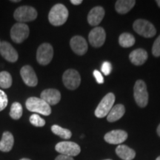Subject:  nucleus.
Segmentation results:
<instances>
[{
	"label": "nucleus",
	"instance_id": "nucleus-39",
	"mask_svg": "<svg viewBox=\"0 0 160 160\" xmlns=\"http://www.w3.org/2000/svg\"><path fill=\"white\" fill-rule=\"evenodd\" d=\"M105 160H112V159H105Z\"/></svg>",
	"mask_w": 160,
	"mask_h": 160
},
{
	"label": "nucleus",
	"instance_id": "nucleus-36",
	"mask_svg": "<svg viewBox=\"0 0 160 160\" xmlns=\"http://www.w3.org/2000/svg\"><path fill=\"white\" fill-rule=\"evenodd\" d=\"M157 5H159V7H160V0H157Z\"/></svg>",
	"mask_w": 160,
	"mask_h": 160
},
{
	"label": "nucleus",
	"instance_id": "nucleus-12",
	"mask_svg": "<svg viewBox=\"0 0 160 160\" xmlns=\"http://www.w3.org/2000/svg\"><path fill=\"white\" fill-rule=\"evenodd\" d=\"M0 54L10 62H15L19 58L16 49L9 42L5 41L2 42L0 45Z\"/></svg>",
	"mask_w": 160,
	"mask_h": 160
},
{
	"label": "nucleus",
	"instance_id": "nucleus-10",
	"mask_svg": "<svg viewBox=\"0 0 160 160\" xmlns=\"http://www.w3.org/2000/svg\"><path fill=\"white\" fill-rule=\"evenodd\" d=\"M62 81L64 85L68 89L75 90L81 83V77L77 71L68 69L63 73Z\"/></svg>",
	"mask_w": 160,
	"mask_h": 160
},
{
	"label": "nucleus",
	"instance_id": "nucleus-28",
	"mask_svg": "<svg viewBox=\"0 0 160 160\" xmlns=\"http://www.w3.org/2000/svg\"><path fill=\"white\" fill-rule=\"evenodd\" d=\"M8 99L6 93L2 90H0V111H3L7 107Z\"/></svg>",
	"mask_w": 160,
	"mask_h": 160
},
{
	"label": "nucleus",
	"instance_id": "nucleus-24",
	"mask_svg": "<svg viewBox=\"0 0 160 160\" xmlns=\"http://www.w3.org/2000/svg\"><path fill=\"white\" fill-rule=\"evenodd\" d=\"M51 131L56 135L59 136L62 139H69L72 137L71 131L68 129L63 128L57 125H53L51 127Z\"/></svg>",
	"mask_w": 160,
	"mask_h": 160
},
{
	"label": "nucleus",
	"instance_id": "nucleus-19",
	"mask_svg": "<svg viewBox=\"0 0 160 160\" xmlns=\"http://www.w3.org/2000/svg\"><path fill=\"white\" fill-rule=\"evenodd\" d=\"M116 153L120 159L123 160H133L136 157L134 150L125 145L117 146L116 148Z\"/></svg>",
	"mask_w": 160,
	"mask_h": 160
},
{
	"label": "nucleus",
	"instance_id": "nucleus-6",
	"mask_svg": "<svg viewBox=\"0 0 160 160\" xmlns=\"http://www.w3.org/2000/svg\"><path fill=\"white\" fill-rule=\"evenodd\" d=\"M13 17L19 22H28L37 19V11L31 6H21L16 10Z\"/></svg>",
	"mask_w": 160,
	"mask_h": 160
},
{
	"label": "nucleus",
	"instance_id": "nucleus-35",
	"mask_svg": "<svg viewBox=\"0 0 160 160\" xmlns=\"http://www.w3.org/2000/svg\"><path fill=\"white\" fill-rule=\"evenodd\" d=\"M12 2H20L19 0H12Z\"/></svg>",
	"mask_w": 160,
	"mask_h": 160
},
{
	"label": "nucleus",
	"instance_id": "nucleus-37",
	"mask_svg": "<svg viewBox=\"0 0 160 160\" xmlns=\"http://www.w3.org/2000/svg\"><path fill=\"white\" fill-rule=\"evenodd\" d=\"M19 160H31V159H28V158H22V159H19Z\"/></svg>",
	"mask_w": 160,
	"mask_h": 160
},
{
	"label": "nucleus",
	"instance_id": "nucleus-32",
	"mask_svg": "<svg viewBox=\"0 0 160 160\" xmlns=\"http://www.w3.org/2000/svg\"><path fill=\"white\" fill-rule=\"evenodd\" d=\"M55 160H74V159H73V158L71 157H68V156L60 154V155L57 156V157H56Z\"/></svg>",
	"mask_w": 160,
	"mask_h": 160
},
{
	"label": "nucleus",
	"instance_id": "nucleus-11",
	"mask_svg": "<svg viewBox=\"0 0 160 160\" xmlns=\"http://www.w3.org/2000/svg\"><path fill=\"white\" fill-rule=\"evenodd\" d=\"M105 31L102 27H96L89 33V42L94 48L102 47L105 43Z\"/></svg>",
	"mask_w": 160,
	"mask_h": 160
},
{
	"label": "nucleus",
	"instance_id": "nucleus-23",
	"mask_svg": "<svg viewBox=\"0 0 160 160\" xmlns=\"http://www.w3.org/2000/svg\"><path fill=\"white\" fill-rule=\"evenodd\" d=\"M119 45L123 48L132 47L135 44V38L128 33H123L119 38Z\"/></svg>",
	"mask_w": 160,
	"mask_h": 160
},
{
	"label": "nucleus",
	"instance_id": "nucleus-30",
	"mask_svg": "<svg viewBox=\"0 0 160 160\" xmlns=\"http://www.w3.org/2000/svg\"><path fill=\"white\" fill-rule=\"evenodd\" d=\"M102 72L106 76H108L111 73L112 71V65L109 62H104L101 68Z\"/></svg>",
	"mask_w": 160,
	"mask_h": 160
},
{
	"label": "nucleus",
	"instance_id": "nucleus-18",
	"mask_svg": "<svg viewBox=\"0 0 160 160\" xmlns=\"http://www.w3.org/2000/svg\"><path fill=\"white\" fill-rule=\"evenodd\" d=\"M148 57V56L147 51L141 48L134 50L129 55L130 60L135 65H143L147 61Z\"/></svg>",
	"mask_w": 160,
	"mask_h": 160
},
{
	"label": "nucleus",
	"instance_id": "nucleus-21",
	"mask_svg": "<svg viewBox=\"0 0 160 160\" xmlns=\"http://www.w3.org/2000/svg\"><path fill=\"white\" fill-rule=\"evenodd\" d=\"M125 113V106L122 104H118V105L113 106V108L110 111L107 117L108 121L110 122H114L123 117Z\"/></svg>",
	"mask_w": 160,
	"mask_h": 160
},
{
	"label": "nucleus",
	"instance_id": "nucleus-31",
	"mask_svg": "<svg viewBox=\"0 0 160 160\" xmlns=\"http://www.w3.org/2000/svg\"><path fill=\"white\" fill-rule=\"evenodd\" d=\"M93 76H94L97 83L99 84L104 83V78H103V76L102 75L101 72L97 71V70H95V71H93Z\"/></svg>",
	"mask_w": 160,
	"mask_h": 160
},
{
	"label": "nucleus",
	"instance_id": "nucleus-16",
	"mask_svg": "<svg viewBox=\"0 0 160 160\" xmlns=\"http://www.w3.org/2000/svg\"><path fill=\"white\" fill-rule=\"evenodd\" d=\"M40 98L49 105H55L61 100V93L57 89H46L42 92Z\"/></svg>",
	"mask_w": 160,
	"mask_h": 160
},
{
	"label": "nucleus",
	"instance_id": "nucleus-29",
	"mask_svg": "<svg viewBox=\"0 0 160 160\" xmlns=\"http://www.w3.org/2000/svg\"><path fill=\"white\" fill-rule=\"evenodd\" d=\"M152 53L156 57H160V35L153 43L152 47Z\"/></svg>",
	"mask_w": 160,
	"mask_h": 160
},
{
	"label": "nucleus",
	"instance_id": "nucleus-40",
	"mask_svg": "<svg viewBox=\"0 0 160 160\" xmlns=\"http://www.w3.org/2000/svg\"><path fill=\"white\" fill-rule=\"evenodd\" d=\"M0 45H1V42H0Z\"/></svg>",
	"mask_w": 160,
	"mask_h": 160
},
{
	"label": "nucleus",
	"instance_id": "nucleus-38",
	"mask_svg": "<svg viewBox=\"0 0 160 160\" xmlns=\"http://www.w3.org/2000/svg\"><path fill=\"white\" fill-rule=\"evenodd\" d=\"M156 160H160V156H159V157H158L157 159H156Z\"/></svg>",
	"mask_w": 160,
	"mask_h": 160
},
{
	"label": "nucleus",
	"instance_id": "nucleus-8",
	"mask_svg": "<svg viewBox=\"0 0 160 160\" xmlns=\"http://www.w3.org/2000/svg\"><path fill=\"white\" fill-rule=\"evenodd\" d=\"M29 33V27L25 23H16L11 30V39L14 42L17 44L22 43L25 41L28 37Z\"/></svg>",
	"mask_w": 160,
	"mask_h": 160
},
{
	"label": "nucleus",
	"instance_id": "nucleus-3",
	"mask_svg": "<svg viewBox=\"0 0 160 160\" xmlns=\"http://www.w3.org/2000/svg\"><path fill=\"white\" fill-rule=\"evenodd\" d=\"M133 96L136 102L139 107L145 108L148 103V92L145 82L137 80L133 88Z\"/></svg>",
	"mask_w": 160,
	"mask_h": 160
},
{
	"label": "nucleus",
	"instance_id": "nucleus-22",
	"mask_svg": "<svg viewBox=\"0 0 160 160\" xmlns=\"http://www.w3.org/2000/svg\"><path fill=\"white\" fill-rule=\"evenodd\" d=\"M134 0H118L116 2L115 8L120 14H125L134 7Z\"/></svg>",
	"mask_w": 160,
	"mask_h": 160
},
{
	"label": "nucleus",
	"instance_id": "nucleus-14",
	"mask_svg": "<svg viewBox=\"0 0 160 160\" xmlns=\"http://www.w3.org/2000/svg\"><path fill=\"white\" fill-rule=\"evenodd\" d=\"M22 79L26 85L30 87H35L38 84V79L33 68L30 65H25L20 71Z\"/></svg>",
	"mask_w": 160,
	"mask_h": 160
},
{
	"label": "nucleus",
	"instance_id": "nucleus-15",
	"mask_svg": "<svg viewBox=\"0 0 160 160\" xmlns=\"http://www.w3.org/2000/svg\"><path fill=\"white\" fill-rule=\"evenodd\" d=\"M70 45H71L73 51L79 56L85 54L88 48L87 41L80 36H75V37H72L70 41Z\"/></svg>",
	"mask_w": 160,
	"mask_h": 160
},
{
	"label": "nucleus",
	"instance_id": "nucleus-13",
	"mask_svg": "<svg viewBox=\"0 0 160 160\" xmlns=\"http://www.w3.org/2000/svg\"><path fill=\"white\" fill-rule=\"evenodd\" d=\"M105 141L112 145H119L128 139V133L123 130H113L105 135Z\"/></svg>",
	"mask_w": 160,
	"mask_h": 160
},
{
	"label": "nucleus",
	"instance_id": "nucleus-33",
	"mask_svg": "<svg viewBox=\"0 0 160 160\" xmlns=\"http://www.w3.org/2000/svg\"><path fill=\"white\" fill-rule=\"evenodd\" d=\"M71 2L74 5H79L82 2V0H71Z\"/></svg>",
	"mask_w": 160,
	"mask_h": 160
},
{
	"label": "nucleus",
	"instance_id": "nucleus-1",
	"mask_svg": "<svg viewBox=\"0 0 160 160\" xmlns=\"http://www.w3.org/2000/svg\"><path fill=\"white\" fill-rule=\"evenodd\" d=\"M68 11L62 4H57L51 9L48 14L50 23L53 26H60L65 24L68 18Z\"/></svg>",
	"mask_w": 160,
	"mask_h": 160
},
{
	"label": "nucleus",
	"instance_id": "nucleus-5",
	"mask_svg": "<svg viewBox=\"0 0 160 160\" xmlns=\"http://www.w3.org/2000/svg\"><path fill=\"white\" fill-rule=\"evenodd\" d=\"M115 96L113 93H109L105 95L95 110L96 117L97 118H103L108 115L110 111L113 108Z\"/></svg>",
	"mask_w": 160,
	"mask_h": 160
},
{
	"label": "nucleus",
	"instance_id": "nucleus-9",
	"mask_svg": "<svg viewBox=\"0 0 160 160\" xmlns=\"http://www.w3.org/2000/svg\"><path fill=\"white\" fill-rule=\"evenodd\" d=\"M53 57V49L49 43H43L38 48L37 60L40 65H46L51 62Z\"/></svg>",
	"mask_w": 160,
	"mask_h": 160
},
{
	"label": "nucleus",
	"instance_id": "nucleus-27",
	"mask_svg": "<svg viewBox=\"0 0 160 160\" xmlns=\"http://www.w3.org/2000/svg\"><path fill=\"white\" fill-rule=\"evenodd\" d=\"M30 122L33 125L36 127H43L45 125V119H42L39 115L38 114H33L30 117Z\"/></svg>",
	"mask_w": 160,
	"mask_h": 160
},
{
	"label": "nucleus",
	"instance_id": "nucleus-20",
	"mask_svg": "<svg viewBox=\"0 0 160 160\" xmlns=\"http://www.w3.org/2000/svg\"><path fill=\"white\" fill-rule=\"evenodd\" d=\"M14 144V138L11 133L8 131L4 132L0 141V151L2 152H9L13 148Z\"/></svg>",
	"mask_w": 160,
	"mask_h": 160
},
{
	"label": "nucleus",
	"instance_id": "nucleus-34",
	"mask_svg": "<svg viewBox=\"0 0 160 160\" xmlns=\"http://www.w3.org/2000/svg\"><path fill=\"white\" fill-rule=\"evenodd\" d=\"M157 134L159 135V137H160V124L158 125V128L157 129Z\"/></svg>",
	"mask_w": 160,
	"mask_h": 160
},
{
	"label": "nucleus",
	"instance_id": "nucleus-26",
	"mask_svg": "<svg viewBox=\"0 0 160 160\" xmlns=\"http://www.w3.org/2000/svg\"><path fill=\"white\" fill-rule=\"evenodd\" d=\"M22 115V106L19 102H13L12 104L10 116L12 119H19Z\"/></svg>",
	"mask_w": 160,
	"mask_h": 160
},
{
	"label": "nucleus",
	"instance_id": "nucleus-17",
	"mask_svg": "<svg viewBox=\"0 0 160 160\" xmlns=\"http://www.w3.org/2000/svg\"><path fill=\"white\" fill-rule=\"evenodd\" d=\"M105 13V10L102 7L97 6V7L93 8L88 15V22L92 26H97L103 19Z\"/></svg>",
	"mask_w": 160,
	"mask_h": 160
},
{
	"label": "nucleus",
	"instance_id": "nucleus-25",
	"mask_svg": "<svg viewBox=\"0 0 160 160\" xmlns=\"http://www.w3.org/2000/svg\"><path fill=\"white\" fill-rule=\"evenodd\" d=\"M12 85V77L8 72H0V87L4 89L9 88Z\"/></svg>",
	"mask_w": 160,
	"mask_h": 160
},
{
	"label": "nucleus",
	"instance_id": "nucleus-2",
	"mask_svg": "<svg viewBox=\"0 0 160 160\" xmlns=\"http://www.w3.org/2000/svg\"><path fill=\"white\" fill-rule=\"evenodd\" d=\"M25 105L27 109L31 112L40 113L44 116H49L51 113V106L41 98H29L26 101Z\"/></svg>",
	"mask_w": 160,
	"mask_h": 160
},
{
	"label": "nucleus",
	"instance_id": "nucleus-4",
	"mask_svg": "<svg viewBox=\"0 0 160 160\" xmlns=\"http://www.w3.org/2000/svg\"><path fill=\"white\" fill-rule=\"evenodd\" d=\"M133 28L138 34L145 38L154 37L157 33V30L153 24L145 19L136 20L133 25Z\"/></svg>",
	"mask_w": 160,
	"mask_h": 160
},
{
	"label": "nucleus",
	"instance_id": "nucleus-7",
	"mask_svg": "<svg viewBox=\"0 0 160 160\" xmlns=\"http://www.w3.org/2000/svg\"><path fill=\"white\" fill-rule=\"evenodd\" d=\"M55 150L60 154L68 156V157H76L81 152L80 146L73 142L64 141L57 143L55 146Z\"/></svg>",
	"mask_w": 160,
	"mask_h": 160
}]
</instances>
